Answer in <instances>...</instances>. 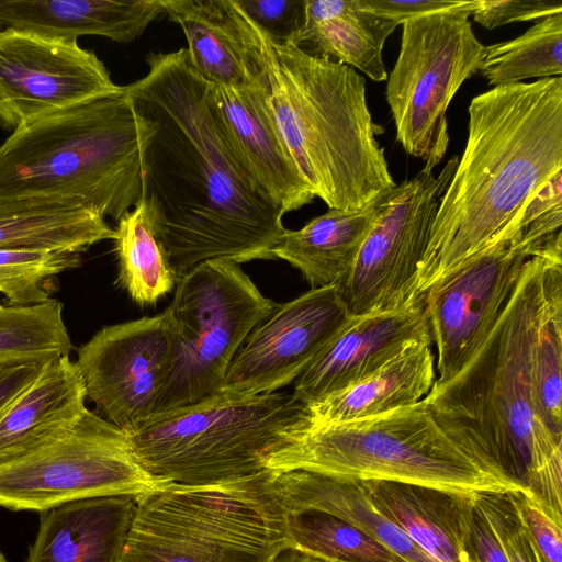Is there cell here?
Masks as SVG:
<instances>
[{
    "label": "cell",
    "mask_w": 562,
    "mask_h": 562,
    "mask_svg": "<svg viewBox=\"0 0 562 562\" xmlns=\"http://www.w3.org/2000/svg\"><path fill=\"white\" fill-rule=\"evenodd\" d=\"M273 481L288 512L329 513L356 525L407 562H438L373 506L358 480L292 470L273 472Z\"/></svg>",
    "instance_id": "4316f807"
},
{
    "label": "cell",
    "mask_w": 562,
    "mask_h": 562,
    "mask_svg": "<svg viewBox=\"0 0 562 562\" xmlns=\"http://www.w3.org/2000/svg\"><path fill=\"white\" fill-rule=\"evenodd\" d=\"M150 130L125 87L32 120L0 146V199L74 198L117 222L140 199Z\"/></svg>",
    "instance_id": "5b68a950"
},
{
    "label": "cell",
    "mask_w": 562,
    "mask_h": 562,
    "mask_svg": "<svg viewBox=\"0 0 562 562\" xmlns=\"http://www.w3.org/2000/svg\"><path fill=\"white\" fill-rule=\"evenodd\" d=\"M474 502L496 536L508 562H541L521 519L514 493H483Z\"/></svg>",
    "instance_id": "e575fe53"
},
{
    "label": "cell",
    "mask_w": 562,
    "mask_h": 562,
    "mask_svg": "<svg viewBox=\"0 0 562 562\" xmlns=\"http://www.w3.org/2000/svg\"><path fill=\"white\" fill-rule=\"evenodd\" d=\"M210 87L232 149L270 200L284 214L311 203L315 195L281 136L260 76L243 87Z\"/></svg>",
    "instance_id": "ac0fdd59"
},
{
    "label": "cell",
    "mask_w": 562,
    "mask_h": 562,
    "mask_svg": "<svg viewBox=\"0 0 562 562\" xmlns=\"http://www.w3.org/2000/svg\"><path fill=\"white\" fill-rule=\"evenodd\" d=\"M477 71L494 87L561 77L562 13L540 20L514 40L485 46Z\"/></svg>",
    "instance_id": "1f68e13d"
},
{
    "label": "cell",
    "mask_w": 562,
    "mask_h": 562,
    "mask_svg": "<svg viewBox=\"0 0 562 562\" xmlns=\"http://www.w3.org/2000/svg\"><path fill=\"white\" fill-rule=\"evenodd\" d=\"M79 263L80 255L0 249V293L12 306L46 302L54 278Z\"/></svg>",
    "instance_id": "836d02e7"
},
{
    "label": "cell",
    "mask_w": 562,
    "mask_h": 562,
    "mask_svg": "<svg viewBox=\"0 0 562 562\" xmlns=\"http://www.w3.org/2000/svg\"><path fill=\"white\" fill-rule=\"evenodd\" d=\"M562 256L547 258L532 351L537 403L550 430L562 438Z\"/></svg>",
    "instance_id": "f1b7e54d"
},
{
    "label": "cell",
    "mask_w": 562,
    "mask_h": 562,
    "mask_svg": "<svg viewBox=\"0 0 562 562\" xmlns=\"http://www.w3.org/2000/svg\"><path fill=\"white\" fill-rule=\"evenodd\" d=\"M246 18L269 108L314 195L328 209L358 211L392 190L364 78L347 65L272 40Z\"/></svg>",
    "instance_id": "277c9868"
},
{
    "label": "cell",
    "mask_w": 562,
    "mask_h": 562,
    "mask_svg": "<svg viewBox=\"0 0 562 562\" xmlns=\"http://www.w3.org/2000/svg\"><path fill=\"white\" fill-rule=\"evenodd\" d=\"M397 26L363 8L360 0H306L304 25L292 43L381 82L387 78L383 46Z\"/></svg>",
    "instance_id": "cb8c5ba5"
},
{
    "label": "cell",
    "mask_w": 562,
    "mask_h": 562,
    "mask_svg": "<svg viewBox=\"0 0 562 562\" xmlns=\"http://www.w3.org/2000/svg\"><path fill=\"white\" fill-rule=\"evenodd\" d=\"M173 347V324L162 313L102 327L78 350L87 398L125 431L153 416Z\"/></svg>",
    "instance_id": "5bb4252c"
},
{
    "label": "cell",
    "mask_w": 562,
    "mask_h": 562,
    "mask_svg": "<svg viewBox=\"0 0 562 562\" xmlns=\"http://www.w3.org/2000/svg\"><path fill=\"white\" fill-rule=\"evenodd\" d=\"M278 306L235 262L207 261L177 278L167 307L172 356L153 416L220 392L245 340Z\"/></svg>",
    "instance_id": "9c48e42d"
},
{
    "label": "cell",
    "mask_w": 562,
    "mask_h": 562,
    "mask_svg": "<svg viewBox=\"0 0 562 562\" xmlns=\"http://www.w3.org/2000/svg\"><path fill=\"white\" fill-rule=\"evenodd\" d=\"M562 251V241L544 243L525 232L516 216L482 249L425 293L436 382H445L479 349L520 278L529 258Z\"/></svg>",
    "instance_id": "7c38bea8"
},
{
    "label": "cell",
    "mask_w": 562,
    "mask_h": 562,
    "mask_svg": "<svg viewBox=\"0 0 562 562\" xmlns=\"http://www.w3.org/2000/svg\"><path fill=\"white\" fill-rule=\"evenodd\" d=\"M310 424L308 407L293 394L240 396L220 391L154 415L127 435L151 476L203 486L267 472L269 459Z\"/></svg>",
    "instance_id": "52a82bcc"
},
{
    "label": "cell",
    "mask_w": 562,
    "mask_h": 562,
    "mask_svg": "<svg viewBox=\"0 0 562 562\" xmlns=\"http://www.w3.org/2000/svg\"><path fill=\"white\" fill-rule=\"evenodd\" d=\"M114 238L105 217L78 199H0V249L80 255Z\"/></svg>",
    "instance_id": "603a6c76"
},
{
    "label": "cell",
    "mask_w": 562,
    "mask_h": 562,
    "mask_svg": "<svg viewBox=\"0 0 562 562\" xmlns=\"http://www.w3.org/2000/svg\"><path fill=\"white\" fill-rule=\"evenodd\" d=\"M86 386L69 356L47 362L0 419V460L26 450L77 422Z\"/></svg>",
    "instance_id": "484cf974"
},
{
    "label": "cell",
    "mask_w": 562,
    "mask_h": 562,
    "mask_svg": "<svg viewBox=\"0 0 562 562\" xmlns=\"http://www.w3.org/2000/svg\"><path fill=\"white\" fill-rule=\"evenodd\" d=\"M431 340L425 295L395 311L352 316L294 381L293 395L311 405L373 374L402 352Z\"/></svg>",
    "instance_id": "e0dca14e"
},
{
    "label": "cell",
    "mask_w": 562,
    "mask_h": 562,
    "mask_svg": "<svg viewBox=\"0 0 562 562\" xmlns=\"http://www.w3.org/2000/svg\"><path fill=\"white\" fill-rule=\"evenodd\" d=\"M526 262L506 306L475 353L425 401L439 426L491 470L527 488L562 525V438L537 403L532 351L549 257Z\"/></svg>",
    "instance_id": "7a4b0ae2"
},
{
    "label": "cell",
    "mask_w": 562,
    "mask_h": 562,
    "mask_svg": "<svg viewBox=\"0 0 562 562\" xmlns=\"http://www.w3.org/2000/svg\"><path fill=\"white\" fill-rule=\"evenodd\" d=\"M480 4L477 0L462 10L401 24V48L386 78V101L397 142L432 169L449 145L446 113L450 101L485 57V46L469 21Z\"/></svg>",
    "instance_id": "8fae6325"
},
{
    "label": "cell",
    "mask_w": 562,
    "mask_h": 562,
    "mask_svg": "<svg viewBox=\"0 0 562 562\" xmlns=\"http://www.w3.org/2000/svg\"><path fill=\"white\" fill-rule=\"evenodd\" d=\"M135 509V496L70 502L40 513L25 562H116Z\"/></svg>",
    "instance_id": "44dd1931"
},
{
    "label": "cell",
    "mask_w": 562,
    "mask_h": 562,
    "mask_svg": "<svg viewBox=\"0 0 562 562\" xmlns=\"http://www.w3.org/2000/svg\"><path fill=\"white\" fill-rule=\"evenodd\" d=\"M439 175L425 166L390 190L346 280L338 288L351 316L395 311L415 302L417 273L431 227L458 164Z\"/></svg>",
    "instance_id": "4fadbf2b"
},
{
    "label": "cell",
    "mask_w": 562,
    "mask_h": 562,
    "mask_svg": "<svg viewBox=\"0 0 562 562\" xmlns=\"http://www.w3.org/2000/svg\"><path fill=\"white\" fill-rule=\"evenodd\" d=\"M468 139L441 196L415 292L482 249L562 171V78L496 86L468 109Z\"/></svg>",
    "instance_id": "3957f363"
},
{
    "label": "cell",
    "mask_w": 562,
    "mask_h": 562,
    "mask_svg": "<svg viewBox=\"0 0 562 562\" xmlns=\"http://www.w3.org/2000/svg\"><path fill=\"white\" fill-rule=\"evenodd\" d=\"M119 282L139 305H153L177 282L142 203L124 214L115 229Z\"/></svg>",
    "instance_id": "f546056e"
},
{
    "label": "cell",
    "mask_w": 562,
    "mask_h": 562,
    "mask_svg": "<svg viewBox=\"0 0 562 562\" xmlns=\"http://www.w3.org/2000/svg\"><path fill=\"white\" fill-rule=\"evenodd\" d=\"M477 0H360L367 10L394 20L398 25L407 20L452 12L472 7Z\"/></svg>",
    "instance_id": "f35d334b"
},
{
    "label": "cell",
    "mask_w": 562,
    "mask_h": 562,
    "mask_svg": "<svg viewBox=\"0 0 562 562\" xmlns=\"http://www.w3.org/2000/svg\"><path fill=\"white\" fill-rule=\"evenodd\" d=\"M180 25L191 66L215 86L243 87L260 74L246 15L235 0H161Z\"/></svg>",
    "instance_id": "ffe728a7"
},
{
    "label": "cell",
    "mask_w": 562,
    "mask_h": 562,
    "mask_svg": "<svg viewBox=\"0 0 562 562\" xmlns=\"http://www.w3.org/2000/svg\"><path fill=\"white\" fill-rule=\"evenodd\" d=\"M351 317L337 286L311 289L279 305L245 340L221 391L251 396L291 384Z\"/></svg>",
    "instance_id": "2e32d148"
},
{
    "label": "cell",
    "mask_w": 562,
    "mask_h": 562,
    "mask_svg": "<svg viewBox=\"0 0 562 562\" xmlns=\"http://www.w3.org/2000/svg\"><path fill=\"white\" fill-rule=\"evenodd\" d=\"M0 562H8L1 550H0Z\"/></svg>",
    "instance_id": "7bdbcfd3"
},
{
    "label": "cell",
    "mask_w": 562,
    "mask_h": 562,
    "mask_svg": "<svg viewBox=\"0 0 562 562\" xmlns=\"http://www.w3.org/2000/svg\"><path fill=\"white\" fill-rule=\"evenodd\" d=\"M45 364L37 361L0 360V419L38 376Z\"/></svg>",
    "instance_id": "ab89813d"
},
{
    "label": "cell",
    "mask_w": 562,
    "mask_h": 562,
    "mask_svg": "<svg viewBox=\"0 0 562 562\" xmlns=\"http://www.w3.org/2000/svg\"><path fill=\"white\" fill-rule=\"evenodd\" d=\"M164 483L140 465L125 431L88 408L74 424L0 460V506L15 512L136 497Z\"/></svg>",
    "instance_id": "30bf717a"
},
{
    "label": "cell",
    "mask_w": 562,
    "mask_h": 562,
    "mask_svg": "<svg viewBox=\"0 0 562 562\" xmlns=\"http://www.w3.org/2000/svg\"><path fill=\"white\" fill-rule=\"evenodd\" d=\"M431 345L426 341L412 346L362 381L306 405L311 423L352 422L422 401L436 380Z\"/></svg>",
    "instance_id": "83f0119b"
},
{
    "label": "cell",
    "mask_w": 562,
    "mask_h": 562,
    "mask_svg": "<svg viewBox=\"0 0 562 562\" xmlns=\"http://www.w3.org/2000/svg\"><path fill=\"white\" fill-rule=\"evenodd\" d=\"M72 342L63 317V304L46 302L3 306L0 304V360L47 363L69 356Z\"/></svg>",
    "instance_id": "d6a6232c"
},
{
    "label": "cell",
    "mask_w": 562,
    "mask_h": 562,
    "mask_svg": "<svg viewBox=\"0 0 562 562\" xmlns=\"http://www.w3.org/2000/svg\"><path fill=\"white\" fill-rule=\"evenodd\" d=\"M358 481L373 506L435 560L477 562L473 496L392 481Z\"/></svg>",
    "instance_id": "d6986e66"
},
{
    "label": "cell",
    "mask_w": 562,
    "mask_h": 562,
    "mask_svg": "<svg viewBox=\"0 0 562 562\" xmlns=\"http://www.w3.org/2000/svg\"><path fill=\"white\" fill-rule=\"evenodd\" d=\"M472 542L477 562H508L496 536L474 502Z\"/></svg>",
    "instance_id": "60d3db41"
},
{
    "label": "cell",
    "mask_w": 562,
    "mask_h": 562,
    "mask_svg": "<svg viewBox=\"0 0 562 562\" xmlns=\"http://www.w3.org/2000/svg\"><path fill=\"white\" fill-rule=\"evenodd\" d=\"M161 0H0V26L52 37H139L164 14Z\"/></svg>",
    "instance_id": "7402d4cb"
},
{
    "label": "cell",
    "mask_w": 562,
    "mask_h": 562,
    "mask_svg": "<svg viewBox=\"0 0 562 562\" xmlns=\"http://www.w3.org/2000/svg\"><path fill=\"white\" fill-rule=\"evenodd\" d=\"M147 74L125 86L151 130L142 150V192L177 278L207 261L273 259L284 213L232 149L187 49L150 53Z\"/></svg>",
    "instance_id": "6da1fadb"
},
{
    "label": "cell",
    "mask_w": 562,
    "mask_h": 562,
    "mask_svg": "<svg viewBox=\"0 0 562 562\" xmlns=\"http://www.w3.org/2000/svg\"><path fill=\"white\" fill-rule=\"evenodd\" d=\"M3 29L0 26V32L2 31Z\"/></svg>",
    "instance_id": "ee69618b"
},
{
    "label": "cell",
    "mask_w": 562,
    "mask_h": 562,
    "mask_svg": "<svg viewBox=\"0 0 562 562\" xmlns=\"http://www.w3.org/2000/svg\"><path fill=\"white\" fill-rule=\"evenodd\" d=\"M271 562H325L293 548H288L276 555Z\"/></svg>",
    "instance_id": "b9f144b4"
},
{
    "label": "cell",
    "mask_w": 562,
    "mask_h": 562,
    "mask_svg": "<svg viewBox=\"0 0 562 562\" xmlns=\"http://www.w3.org/2000/svg\"><path fill=\"white\" fill-rule=\"evenodd\" d=\"M360 481L381 480L475 496L530 493L476 460L436 422L426 401L363 419L310 426L267 463Z\"/></svg>",
    "instance_id": "8992f818"
},
{
    "label": "cell",
    "mask_w": 562,
    "mask_h": 562,
    "mask_svg": "<svg viewBox=\"0 0 562 562\" xmlns=\"http://www.w3.org/2000/svg\"><path fill=\"white\" fill-rule=\"evenodd\" d=\"M290 548L325 562H407L356 525L322 510L286 515Z\"/></svg>",
    "instance_id": "4dcf8cb0"
},
{
    "label": "cell",
    "mask_w": 562,
    "mask_h": 562,
    "mask_svg": "<svg viewBox=\"0 0 562 562\" xmlns=\"http://www.w3.org/2000/svg\"><path fill=\"white\" fill-rule=\"evenodd\" d=\"M121 88L77 40L0 32V125L7 130Z\"/></svg>",
    "instance_id": "9a60e30c"
},
{
    "label": "cell",
    "mask_w": 562,
    "mask_h": 562,
    "mask_svg": "<svg viewBox=\"0 0 562 562\" xmlns=\"http://www.w3.org/2000/svg\"><path fill=\"white\" fill-rule=\"evenodd\" d=\"M521 519L541 562H562V525L555 522L529 493H514Z\"/></svg>",
    "instance_id": "8d00e7d4"
},
{
    "label": "cell",
    "mask_w": 562,
    "mask_h": 562,
    "mask_svg": "<svg viewBox=\"0 0 562 562\" xmlns=\"http://www.w3.org/2000/svg\"><path fill=\"white\" fill-rule=\"evenodd\" d=\"M241 11L277 42H293L305 22L306 0H235Z\"/></svg>",
    "instance_id": "d590c367"
},
{
    "label": "cell",
    "mask_w": 562,
    "mask_h": 562,
    "mask_svg": "<svg viewBox=\"0 0 562 562\" xmlns=\"http://www.w3.org/2000/svg\"><path fill=\"white\" fill-rule=\"evenodd\" d=\"M386 193L362 210L329 209L297 231L285 228L272 248L273 257L296 268L312 289L339 288L380 215Z\"/></svg>",
    "instance_id": "d4e9b609"
},
{
    "label": "cell",
    "mask_w": 562,
    "mask_h": 562,
    "mask_svg": "<svg viewBox=\"0 0 562 562\" xmlns=\"http://www.w3.org/2000/svg\"><path fill=\"white\" fill-rule=\"evenodd\" d=\"M562 13L561 0H481L472 13L475 22L493 30L513 22L542 20Z\"/></svg>",
    "instance_id": "74e56055"
},
{
    "label": "cell",
    "mask_w": 562,
    "mask_h": 562,
    "mask_svg": "<svg viewBox=\"0 0 562 562\" xmlns=\"http://www.w3.org/2000/svg\"><path fill=\"white\" fill-rule=\"evenodd\" d=\"M273 472L216 485L164 483L135 497L116 562H271L290 548Z\"/></svg>",
    "instance_id": "ba28073f"
}]
</instances>
